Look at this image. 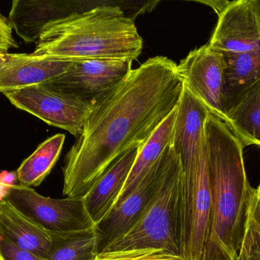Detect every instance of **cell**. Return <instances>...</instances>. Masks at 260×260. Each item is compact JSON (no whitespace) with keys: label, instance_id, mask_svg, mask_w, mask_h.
Instances as JSON below:
<instances>
[{"label":"cell","instance_id":"1","mask_svg":"<svg viewBox=\"0 0 260 260\" xmlns=\"http://www.w3.org/2000/svg\"><path fill=\"white\" fill-rule=\"evenodd\" d=\"M177 64L149 58L93 105L82 134L64 160L67 198H84L108 168L141 148L177 108L183 91Z\"/></svg>","mask_w":260,"mask_h":260},{"label":"cell","instance_id":"2","mask_svg":"<svg viewBox=\"0 0 260 260\" xmlns=\"http://www.w3.org/2000/svg\"><path fill=\"white\" fill-rule=\"evenodd\" d=\"M205 138L212 195V235L203 260H238L252 198L244 145L225 122L210 113Z\"/></svg>","mask_w":260,"mask_h":260},{"label":"cell","instance_id":"3","mask_svg":"<svg viewBox=\"0 0 260 260\" xmlns=\"http://www.w3.org/2000/svg\"><path fill=\"white\" fill-rule=\"evenodd\" d=\"M143 40L120 6L71 12L52 21L33 53L67 61L137 59Z\"/></svg>","mask_w":260,"mask_h":260},{"label":"cell","instance_id":"4","mask_svg":"<svg viewBox=\"0 0 260 260\" xmlns=\"http://www.w3.org/2000/svg\"><path fill=\"white\" fill-rule=\"evenodd\" d=\"M182 177L181 161L173 149L161 185L143 216L126 235L111 243L102 253L157 248L182 256Z\"/></svg>","mask_w":260,"mask_h":260},{"label":"cell","instance_id":"5","mask_svg":"<svg viewBox=\"0 0 260 260\" xmlns=\"http://www.w3.org/2000/svg\"><path fill=\"white\" fill-rule=\"evenodd\" d=\"M4 199L28 217L52 238H66L91 232L95 224L84 198H51L33 188L10 185Z\"/></svg>","mask_w":260,"mask_h":260},{"label":"cell","instance_id":"6","mask_svg":"<svg viewBox=\"0 0 260 260\" xmlns=\"http://www.w3.org/2000/svg\"><path fill=\"white\" fill-rule=\"evenodd\" d=\"M18 109L27 111L47 125L65 130L77 138L84 131L92 104L46 84L5 93Z\"/></svg>","mask_w":260,"mask_h":260},{"label":"cell","instance_id":"7","mask_svg":"<svg viewBox=\"0 0 260 260\" xmlns=\"http://www.w3.org/2000/svg\"><path fill=\"white\" fill-rule=\"evenodd\" d=\"M132 64L129 60L73 61L65 73L46 85L94 105L129 76Z\"/></svg>","mask_w":260,"mask_h":260},{"label":"cell","instance_id":"8","mask_svg":"<svg viewBox=\"0 0 260 260\" xmlns=\"http://www.w3.org/2000/svg\"><path fill=\"white\" fill-rule=\"evenodd\" d=\"M173 154L170 145L157 164L133 192L95 226L99 237V253L120 237L126 235L141 219L157 194Z\"/></svg>","mask_w":260,"mask_h":260},{"label":"cell","instance_id":"9","mask_svg":"<svg viewBox=\"0 0 260 260\" xmlns=\"http://www.w3.org/2000/svg\"><path fill=\"white\" fill-rule=\"evenodd\" d=\"M224 69L223 54L202 46L189 52L177 66L182 83L200 99L212 114L227 122L224 100Z\"/></svg>","mask_w":260,"mask_h":260},{"label":"cell","instance_id":"10","mask_svg":"<svg viewBox=\"0 0 260 260\" xmlns=\"http://www.w3.org/2000/svg\"><path fill=\"white\" fill-rule=\"evenodd\" d=\"M208 45L221 53L238 54L260 47V26L251 0L231 1L218 15Z\"/></svg>","mask_w":260,"mask_h":260},{"label":"cell","instance_id":"11","mask_svg":"<svg viewBox=\"0 0 260 260\" xmlns=\"http://www.w3.org/2000/svg\"><path fill=\"white\" fill-rule=\"evenodd\" d=\"M210 113L209 108L183 85L171 145L180 157L184 174L197 171L205 140V124Z\"/></svg>","mask_w":260,"mask_h":260},{"label":"cell","instance_id":"12","mask_svg":"<svg viewBox=\"0 0 260 260\" xmlns=\"http://www.w3.org/2000/svg\"><path fill=\"white\" fill-rule=\"evenodd\" d=\"M73 62L34 53H12L0 70V93L47 83L65 73Z\"/></svg>","mask_w":260,"mask_h":260},{"label":"cell","instance_id":"13","mask_svg":"<svg viewBox=\"0 0 260 260\" xmlns=\"http://www.w3.org/2000/svg\"><path fill=\"white\" fill-rule=\"evenodd\" d=\"M140 148L130 150L116 160L84 197L95 226L111 212L121 194Z\"/></svg>","mask_w":260,"mask_h":260},{"label":"cell","instance_id":"14","mask_svg":"<svg viewBox=\"0 0 260 260\" xmlns=\"http://www.w3.org/2000/svg\"><path fill=\"white\" fill-rule=\"evenodd\" d=\"M68 14L59 2L14 0L8 20L12 31L26 44H37L52 21Z\"/></svg>","mask_w":260,"mask_h":260},{"label":"cell","instance_id":"15","mask_svg":"<svg viewBox=\"0 0 260 260\" xmlns=\"http://www.w3.org/2000/svg\"><path fill=\"white\" fill-rule=\"evenodd\" d=\"M0 232L20 248L47 260L53 238L7 199L0 201Z\"/></svg>","mask_w":260,"mask_h":260},{"label":"cell","instance_id":"16","mask_svg":"<svg viewBox=\"0 0 260 260\" xmlns=\"http://www.w3.org/2000/svg\"><path fill=\"white\" fill-rule=\"evenodd\" d=\"M224 56V100L229 113L247 91L260 81V47L255 50Z\"/></svg>","mask_w":260,"mask_h":260},{"label":"cell","instance_id":"17","mask_svg":"<svg viewBox=\"0 0 260 260\" xmlns=\"http://www.w3.org/2000/svg\"><path fill=\"white\" fill-rule=\"evenodd\" d=\"M176 113L177 108L139 149L129 177L115 206L121 204L129 196L147 174L157 164L167 148L171 145Z\"/></svg>","mask_w":260,"mask_h":260},{"label":"cell","instance_id":"18","mask_svg":"<svg viewBox=\"0 0 260 260\" xmlns=\"http://www.w3.org/2000/svg\"><path fill=\"white\" fill-rule=\"evenodd\" d=\"M65 139V134H57L41 143L17 169L18 185L25 187L39 186L59 160Z\"/></svg>","mask_w":260,"mask_h":260},{"label":"cell","instance_id":"19","mask_svg":"<svg viewBox=\"0 0 260 260\" xmlns=\"http://www.w3.org/2000/svg\"><path fill=\"white\" fill-rule=\"evenodd\" d=\"M226 124L244 147L253 145L260 147V81L229 111Z\"/></svg>","mask_w":260,"mask_h":260},{"label":"cell","instance_id":"20","mask_svg":"<svg viewBox=\"0 0 260 260\" xmlns=\"http://www.w3.org/2000/svg\"><path fill=\"white\" fill-rule=\"evenodd\" d=\"M99 254V237L95 229L66 238H53L47 260H94Z\"/></svg>","mask_w":260,"mask_h":260},{"label":"cell","instance_id":"21","mask_svg":"<svg viewBox=\"0 0 260 260\" xmlns=\"http://www.w3.org/2000/svg\"><path fill=\"white\" fill-rule=\"evenodd\" d=\"M94 260H184L164 249L144 248L99 253Z\"/></svg>","mask_w":260,"mask_h":260},{"label":"cell","instance_id":"22","mask_svg":"<svg viewBox=\"0 0 260 260\" xmlns=\"http://www.w3.org/2000/svg\"><path fill=\"white\" fill-rule=\"evenodd\" d=\"M0 260H44L15 245L0 232Z\"/></svg>","mask_w":260,"mask_h":260},{"label":"cell","instance_id":"23","mask_svg":"<svg viewBox=\"0 0 260 260\" xmlns=\"http://www.w3.org/2000/svg\"><path fill=\"white\" fill-rule=\"evenodd\" d=\"M12 32L9 20L0 12V51L8 52L9 49L19 47Z\"/></svg>","mask_w":260,"mask_h":260},{"label":"cell","instance_id":"24","mask_svg":"<svg viewBox=\"0 0 260 260\" xmlns=\"http://www.w3.org/2000/svg\"><path fill=\"white\" fill-rule=\"evenodd\" d=\"M247 223L260 233V186L255 189L252 198Z\"/></svg>","mask_w":260,"mask_h":260},{"label":"cell","instance_id":"25","mask_svg":"<svg viewBox=\"0 0 260 260\" xmlns=\"http://www.w3.org/2000/svg\"><path fill=\"white\" fill-rule=\"evenodd\" d=\"M204 3L209 5L218 15L230 4L231 1H210L204 2Z\"/></svg>","mask_w":260,"mask_h":260},{"label":"cell","instance_id":"26","mask_svg":"<svg viewBox=\"0 0 260 260\" xmlns=\"http://www.w3.org/2000/svg\"><path fill=\"white\" fill-rule=\"evenodd\" d=\"M11 54L12 53H9L8 52L0 51V70H3L5 66L8 64L10 59Z\"/></svg>","mask_w":260,"mask_h":260},{"label":"cell","instance_id":"27","mask_svg":"<svg viewBox=\"0 0 260 260\" xmlns=\"http://www.w3.org/2000/svg\"><path fill=\"white\" fill-rule=\"evenodd\" d=\"M251 3L260 26V0H251Z\"/></svg>","mask_w":260,"mask_h":260}]
</instances>
